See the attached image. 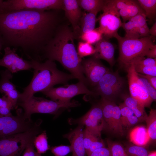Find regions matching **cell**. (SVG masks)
I'll list each match as a JSON object with an SVG mask.
<instances>
[{"instance_id": "cell-24", "label": "cell", "mask_w": 156, "mask_h": 156, "mask_svg": "<svg viewBox=\"0 0 156 156\" xmlns=\"http://www.w3.org/2000/svg\"><path fill=\"white\" fill-rule=\"evenodd\" d=\"M0 80V93L6 95L12 90L16 89V86L10 81L13 77L11 73L7 69L1 73Z\"/></svg>"}, {"instance_id": "cell-27", "label": "cell", "mask_w": 156, "mask_h": 156, "mask_svg": "<svg viewBox=\"0 0 156 156\" xmlns=\"http://www.w3.org/2000/svg\"><path fill=\"white\" fill-rule=\"evenodd\" d=\"M138 3L144 11L146 18L150 20L153 19L156 16V0H138Z\"/></svg>"}, {"instance_id": "cell-55", "label": "cell", "mask_w": 156, "mask_h": 156, "mask_svg": "<svg viewBox=\"0 0 156 156\" xmlns=\"http://www.w3.org/2000/svg\"><path fill=\"white\" fill-rule=\"evenodd\" d=\"M36 156H42L40 154H39L37 152Z\"/></svg>"}, {"instance_id": "cell-28", "label": "cell", "mask_w": 156, "mask_h": 156, "mask_svg": "<svg viewBox=\"0 0 156 156\" xmlns=\"http://www.w3.org/2000/svg\"><path fill=\"white\" fill-rule=\"evenodd\" d=\"M146 123V129L151 139H156V110L151 109L149 114L145 120Z\"/></svg>"}, {"instance_id": "cell-29", "label": "cell", "mask_w": 156, "mask_h": 156, "mask_svg": "<svg viewBox=\"0 0 156 156\" xmlns=\"http://www.w3.org/2000/svg\"><path fill=\"white\" fill-rule=\"evenodd\" d=\"M79 38L83 41L90 44H96L103 37L102 34L97 28L82 34L79 36Z\"/></svg>"}, {"instance_id": "cell-7", "label": "cell", "mask_w": 156, "mask_h": 156, "mask_svg": "<svg viewBox=\"0 0 156 156\" xmlns=\"http://www.w3.org/2000/svg\"><path fill=\"white\" fill-rule=\"evenodd\" d=\"M41 123L40 120L33 122L31 117L24 116L21 109L17 110L16 116H0V138L31 131L40 126Z\"/></svg>"}, {"instance_id": "cell-37", "label": "cell", "mask_w": 156, "mask_h": 156, "mask_svg": "<svg viewBox=\"0 0 156 156\" xmlns=\"http://www.w3.org/2000/svg\"><path fill=\"white\" fill-rule=\"evenodd\" d=\"M50 149L55 156H65L72 152L70 146L62 145L52 146Z\"/></svg>"}, {"instance_id": "cell-20", "label": "cell", "mask_w": 156, "mask_h": 156, "mask_svg": "<svg viewBox=\"0 0 156 156\" xmlns=\"http://www.w3.org/2000/svg\"><path fill=\"white\" fill-rule=\"evenodd\" d=\"M130 141L134 145L143 147L151 139L146 128L143 126H138L133 128L130 132Z\"/></svg>"}, {"instance_id": "cell-26", "label": "cell", "mask_w": 156, "mask_h": 156, "mask_svg": "<svg viewBox=\"0 0 156 156\" xmlns=\"http://www.w3.org/2000/svg\"><path fill=\"white\" fill-rule=\"evenodd\" d=\"M34 144V147L37 150V152L39 154L45 153L50 149L45 131H42L35 137Z\"/></svg>"}, {"instance_id": "cell-41", "label": "cell", "mask_w": 156, "mask_h": 156, "mask_svg": "<svg viewBox=\"0 0 156 156\" xmlns=\"http://www.w3.org/2000/svg\"><path fill=\"white\" fill-rule=\"evenodd\" d=\"M105 147L103 140L100 139L93 142L89 149L86 152L87 156H89L92 153L98 149Z\"/></svg>"}, {"instance_id": "cell-10", "label": "cell", "mask_w": 156, "mask_h": 156, "mask_svg": "<svg viewBox=\"0 0 156 156\" xmlns=\"http://www.w3.org/2000/svg\"><path fill=\"white\" fill-rule=\"evenodd\" d=\"M123 79L117 72L109 70L99 81L96 90L101 98L114 101L120 94L125 85Z\"/></svg>"}, {"instance_id": "cell-1", "label": "cell", "mask_w": 156, "mask_h": 156, "mask_svg": "<svg viewBox=\"0 0 156 156\" xmlns=\"http://www.w3.org/2000/svg\"><path fill=\"white\" fill-rule=\"evenodd\" d=\"M58 10L24 9L0 13L4 46L19 48L30 60L42 62L44 48L60 25Z\"/></svg>"}, {"instance_id": "cell-3", "label": "cell", "mask_w": 156, "mask_h": 156, "mask_svg": "<svg viewBox=\"0 0 156 156\" xmlns=\"http://www.w3.org/2000/svg\"><path fill=\"white\" fill-rule=\"evenodd\" d=\"M31 61L33 76L29 84L20 93L18 103L27 100L36 92H42L57 84H67L69 81L75 78L72 74L59 70L54 61L49 60L44 62Z\"/></svg>"}, {"instance_id": "cell-13", "label": "cell", "mask_w": 156, "mask_h": 156, "mask_svg": "<svg viewBox=\"0 0 156 156\" xmlns=\"http://www.w3.org/2000/svg\"><path fill=\"white\" fill-rule=\"evenodd\" d=\"M103 112L105 128L116 134L123 135L120 109L113 101L101 98L99 103Z\"/></svg>"}, {"instance_id": "cell-33", "label": "cell", "mask_w": 156, "mask_h": 156, "mask_svg": "<svg viewBox=\"0 0 156 156\" xmlns=\"http://www.w3.org/2000/svg\"><path fill=\"white\" fill-rule=\"evenodd\" d=\"M129 156H147L148 153L144 147L129 145L125 148Z\"/></svg>"}, {"instance_id": "cell-36", "label": "cell", "mask_w": 156, "mask_h": 156, "mask_svg": "<svg viewBox=\"0 0 156 156\" xmlns=\"http://www.w3.org/2000/svg\"><path fill=\"white\" fill-rule=\"evenodd\" d=\"M133 64L135 71L137 73L143 75L156 77V66H143L134 64Z\"/></svg>"}, {"instance_id": "cell-8", "label": "cell", "mask_w": 156, "mask_h": 156, "mask_svg": "<svg viewBox=\"0 0 156 156\" xmlns=\"http://www.w3.org/2000/svg\"><path fill=\"white\" fill-rule=\"evenodd\" d=\"M63 6V0H8L3 1L0 13L24 9L59 10Z\"/></svg>"}, {"instance_id": "cell-43", "label": "cell", "mask_w": 156, "mask_h": 156, "mask_svg": "<svg viewBox=\"0 0 156 156\" xmlns=\"http://www.w3.org/2000/svg\"><path fill=\"white\" fill-rule=\"evenodd\" d=\"M34 140L31 141L28 144L22 156H36L37 152L34 149Z\"/></svg>"}, {"instance_id": "cell-15", "label": "cell", "mask_w": 156, "mask_h": 156, "mask_svg": "<svg viewBox=\"0 0 156 156\" xmlns=\"http://www.w3.org/2000/svg\"><path fill=\"white\" fill-rule=\"evenodd\" d=\"M16 50L14 48L11 49L10 47H5L4 54L0 59V66L5 67L11 73L33 69L32 61H27L20 57L16 53Z\"/></svg>"}, {"instance_id": "cell-49", "label": "cell", "mask_w": 156, "mask_h": 156, "mask_svg": "<svg viewBox=\"0 0 156 156\" xmlns=\"http://www.w3.org/2000/svg\"><path fill=\"white\" fill-rule=\"evenodd\" d=\"M12 109L8 107H0V116H8L12 115L11 112Z\"/></svg>"}, {"instance_id": "cell-38", "label": "cell", "mask_w": 156, "mask_h": 156, "mask_svg": "<svg viewBox=\"0 0 156 156\" xmlns=\"http://www.w3.org/2000/svg\"><path fill=\"white\" fill-rule=\"evenodd\" d=\"M121 121L122 127H130L136 124L139 121L135 115L127 117L121 116Z\"/></svg>"}, {"instance_id": "cell-52", "label": "cell", "mask_w": 156, "mask_h": 156, "mask_svg": "<svg viewBox=\"0 0 156 156\" xmlns=\"http://www.w3.org/2000/svg\"><path fill=\"white\" fill-rule=\"evenodd\" d=\"M3 46H4V44L2 36L0 34V54L1 53V51Z\"/></svg>"}, {"instance_id": "cell-25", "label": "cell", "mask_w": 156, "mask_h": 156, "mask_svg": "<svg viewBox=\"0 0 156 156\" xmlns=\"http://www.w3.org/2000/svg\"><path fill=\"white\" fill-rule=\"evenodd\" d=\"M79 7L88 13L101 11L105 0H77Z\"/></svg>"}, {"instance_id": "cell-34", "label": "cell", "mask_w": 156, "mask_h": 156, "mask_svg": "<svg viewBox=\"0 0 156 156\" xmlns=\"http://www.w3.org/2000/svg\"><path fill=\"white\" fill-rule=\"evenodd\" d=\"M138 75V80L140 83L146 90L153 101H155L156 90L152 86L146 79L139 76Z\"/></svg>"}, {"instance_id": "cell-16", "label": "cell", "mask_w": 156, "mask_h": 156, "mask_svg": "<svg viewBox=\"0 0 156 156\" xmlns=\"http://www.w3.org/2000/svg\"><path fill=\"white\" fill-rule=\"evenodd\" d=\"M81 65L83 73L87 80L92 85H96L99 81L109 70L99 59L93 57L82 60Z\"/></svg>"}, {"instance_id": "cell-31", "label": "cell", "mask_w": 156, "mask_h": 156, "mask_svg": "<svg viewBox=\"0 0 156 156\" xmlns=\"http://www.w3.org/2000/svg\"><path fill=\"white\" fill-rule=\"evenodd\" d=\"M121 27L125 31V37L130 38H140L138 33V27L132 21L122 23Z\"/></svg>"}, {"instance_id": "cell-4", "label": "cell", "mask_w": 156, "mask_h": 156, "mask_svg": "<svg viewBox=\"0 0 156 156\" xmlns=\"http://www.w3.org/2000/svg\"><path fill=\"white\" fill-rule=\"evenodd\" d=\"M114 37L118 42L119 62L126 69L135 61L145 58L148 51L154 44L151 36L133 38L122 37L117 34Z\"/></svg>"}, {"instance_id": "cell-44", "label": "cell", "mask_w": 156, "mask_h": 156, "mask_svg": "<svg viewBox=\"0 0 156 156\" xmlns=\"http://www.w3.org/2000/svg\"><path fill=\"white\" fill-rule=\"evenodd\" d=\"M121 112V117H127L135 115L133 111L123 102L118 106Z\"/></svg>"}, {"instance_id": "cell-39", "label": "cell", "mask_w": 156, "mask_h": 156, "mask_svg": "<svg viewBox=\"0 0 156 156\" xmlns=\"http://www.w3.org/2000/svg\"><path fill=\"white\" fill-rule=\"evenodd\" d=\"M129 21L133 22L138 27L147 25L146 17L145 14H138L131 18Z\"/></svg>"}, {"instance_id": "cell-23", "label": "cell", "mask_w": 156, "mask_h": 156, "mask_svg": "<svg viewBox=\"0 0 156 156\" xmlns=\"http://www.w3.org/2000/svg\"><path fill=\"white\" fill-rule=\"evenodd\" d=\"M118 12L120 16L122 19L123 23L126 22L127 21L138 14H145L137 0H134L132 3L120 10Z\"/></svg>"}, {"instance_id": "cell-53", "label": "cell", "mask_w": 156, "mask_h": 156, "mask_svg": "<svg viewBox=\"0 0 156 156\" xmlns=\"http://www.w3.org/2000/svg\"><path fill=\"white\" fill-rule=\"evenodd\" d=\"M147 156H156V151H154L149 153Z\"/></svg>"}, {"instance_id": "cell-46", "label": "cell", "mask_w": 156, "mask_h": 156, "mask_svg": "<svg viewBox=\"0 0 156 156\" xmlns=\"http://www.w3.org/2000/svg\"><path fill=\"white\" fill-rule=\"evenodd\" d=\"M8 107L12 109H14L11 102L5 95L0 98V107Z\"/></svg>"}, {"instance_id": "cell-32", "label": "cell", "mask_w": 156, "mask_h": 156, "mask_svg": "<svg viewBox=\"0 0 156 156\" xmlns=\"http://www.w3.org/2000/svg\"><path fill=\"white\" fill-rule=\"evenodd\" d=\"M107 144L111 156H129L125 148L120 144L109 141Z\"/></svg>"}, {"instance_id": "cell-12", "label": "cell", "mask_w": 156, "mask_h": 156, "mask_svg": "<svg viewBox=\"0 0 156 156\" xmlns=\"http://www.w3.org/2000/svg\"><path fill=\"white\" fill-rule=\"evenodd\" d=\"M42 92L51 100L62 102L70 101L72 98L79 94H97L89 90L85 84L80 81L76 84L69 85L66 88L52 87Z\"/></svg>"}, {"instance_id": "cell-22", "label": "cell", "mask_w": 156, "mask_h": 156, "mask_svg": "<svg viewBox=\"0 0 156 156\" xmlns=\"http://www.w3.org/2000/svg\"><path fill=\"white\" fill-rule=\"evenodd\" d=\"M97 12L83 13L80 19L79 35L95 29Z\"/></svg>"}, {"instance_id": "cell-35", "label": "cell", "mask_w": 156, "mask_h": 156, "mask_svg": "<svg viewBox=\"0 0 156 156\" xmlns=\"http://www.w3.org/2000/svg\"><path fill=\"white\" fill-rule=\"evenodd\" d=\"M100 137L93 134L85 129L83 131V140L86 153L89 149L92 143L99 139Z\"/></svg>"}, {"instance_id": "cell-6", "label": "cell", "mask_w": 156, "mask_h": 156, "mask_svg": "<svg viewBox=\"0 0 156 156\" xmlns=\"http://www.w3.org/2000/svg\"><path fill=\"white\" fill-rule=\"evenodd\" d=\"M42 132L39 126L0 138V156H21L28 144Z\"/></svg>"}, {"instance_id": "cell-48", "label": "cell", "mask_w": 156, "mask_h": 156, "mask_svg": "<svg viewBox=\"0 0 156 156\" xmlns=\"http://www.w3.org/2000/svg\"><path fill=\"white\" fill-rule=\"evenodd\" d=\"M149 29L146 25L143 27H139L138 29V33L140 37H145L149 36Z\"/></svg>"}, {"instance_id": "cell-45", "label": "cell", "mask_w": 156, "mask_h": 156, "mask_svg": "<svg viewBox=\"0 0 156 156\" xmlns=\"http://www.w3.org/2000/svg\"><path fill=\"white\" fill-rule=\"evenodd\" d=\"M89 156H111V155L108 148L105 147L96 150Z\"/></svg>"}, {"instance_id": "cell-9", "label": "cell", "mask_w": 156, "mask_h": 156, "mask_svg": "<svg viewBox=\"0 0 156 156\" xmlns=\"http://www.w3.org/2000/svg\"><path fill=\"white\" fill-rule=\"evenodd\" d=\"M102 11L98 18L99 26L97 28L103 37L107 39L114 37L122 24L118 11L110 0H105Z\"/></svg>"}, {"instance_id": "cell-17", "label": "cell", "mask_w": 156, "mask_h": 156, "mask_svg": "<svg viewBox=\"0 0 156 156\" xmlns=\"http://www.w3.org/2000/svg\"><path fill=\"white\" fill-rule=\"evenodd\" d=\"M83 127L79 125L75 129L63 135L70 143L72 156H87L83 140Z\"/></svg>"}, {"instance_id": "cell-42", "label": "cell", "mask_w": 156, "mask_h": 156, "mask_svg": "<svg viewBox=\"0 0 156 156\" xmlns=\"http://www.w3.org/2000/svg\"><path fill=\"white\" fill-rule=\"evenodd\" d=\"M134 64L143 66H156V58H147L135 61Z\"/></svg>"}, {"instance_id": "cell-50", "label": "cell", "mask_w": 156, "mask_h": 156, "mask_svg": "<svg viewBox=\"0 0 156 156\" xmlns=\"http://www.w3.org/2000/svg\"><path fill=\"white\" fill-rule=\"evenodd\" d=\"M146 56L147 58H156V45H153L148 51Z\"/></svg>"}, {"instance_id": "cell-5", "label": "cell", "mask_w": 156, "mask_h": 156, "mask_svg": "<svg viewBox=\"0 0 156 156\" xmlns=\"http://www.w3.org/2000/svg\"><path fill=\"white\" fill-rule=\"evenodd\" d=\"M80 105L76 101L69 102L55 101L33 96L27 100L18 102L23 110L25 116L31 117L34 113L48 114L58 115L62 110L76 107Z\"/></svg>"}, {"instance_id": "cell-21", "label": "cell", "mask_w": 156, "mask_h": 156, "mask_svg": "<svg viewBox=\"0 0 156 156\" xmlns=\"http://www.w3.org/2000/svg\"><path fill=\"white\" fill-rule=\"evenodd\" d=\"M123 99L124 103L133 111L139 121L145 120L147 115L142 105L131 96L124 95Z\"/></svg>"}, {"instance_id": "cell-19", "label": "cell", "mask_w": 156, "mask_h": 156, "mask_svg": "<svg viewBox=\"0 0 156 156\" xmlns=\"http://www.w3.org/2000/svg\"><path fill=\"white\" fill-rule=\"evenodd\" d=\"M95 52L93 57L98 59L104 60L112 67L115 63L114 47L113 45L107 39L103 38L96 43L94 47Z\"/></svg>"}, {"instance_id": "cell-14", "label": "cell", "mask_w": 156, "mask_h": 156, "mask_svg": "<svg viewBox=\"0 0 156 156\" xmlns=\"http://www.w3.org/2000/svg\"><path fill=\"white\" fill-rule=\"evenodd\" d=\"M126 70L131 96L144 107H149L153 101L139 83L137 73L135 71L133 64L131 63Z\"/></svg>"}, {"instance_id": "cell-18", "label": "cell", "mask_w": 156, "mask_h": 156, "mask_svg": "<svg viewBox=\"0 0 156 156\" xmlns=\"http://www.w3.org/2000/svg\"><path fill=\"white\" fill-rule=\"evenodd\" d=\"M65 15L71 23L75 35L80 30L79 23L82 15L77 0H63Z\"/></svg>"}, {"instance_id": "cell-11", "label": "cell", "mask_w": 156, "mask_h": 156, "mask_svg": "<svg viewBox=\"0 0 156 156\" xmlns=\"http://www.w3.org/2000/svg\"><path fill=\"white\" fill-rule=\"evenodd\" d=\"M68 121L71 125L77 124L85 126L86 129L99 137L105 128L104 120L100 104L93 106L81 117L76 119L70 118Z\"/></svg>"}, {"instance_id": "cell-30", "label": "cell", "mask_w": 156, "mask_h": 156, "mask_svg": "<svg viewBox=\"0 0 156 156\" xmlns=\"http://www.w3.org/2000/svg\"><path fill=\"white\" fill-rule=\"evenodd\" d=\"M77 51L79 56L81 59L84 57L93 55L95 52V50L92 44L80 41L78 44Z\"/></svg>"}, {"instance_id": "cell-40", "label": "cell", "mask_w": 156, "mask_h": 156, "mask_svg": "<svg viewBox=\"0 0 156 156\" xmlns=\"http://www.w3.org/2000/svg\"><path fill=\"white\" fill-rule=\"evenodd\" d=\"M134 0H110L112 4L118 11L125 8L133 2Z\"/></svg>"}, {"instance_id": "cell-54", "label": "cell", "mask_w": 156, "mask_h": 156, "mask_svg": "<svg viewBox=\"0 0 156 156\" xmlns=\"http://www.w3.org/2000/svg\"><path fill=\"white\" fill-rule=\"evenodd\" d=\"M3 1L2 0H0V7L1 6Z\"/></svg>"}, {"instance_id": "cell-51", "label": "cell", "mask_w": 156, "mask_h": 156, "mask_svg": "<svg viewBox=\"0 0 156 156\" xmlns=\"http://www.w3.org/2000/svg\"><path fill=\"white\" fill-rule=\"evenodd\" d=\"M149 33L152 36H156V23L153 24L152 27L149 30Z\"/></svg>"}, {"instance_id": "cell-2", "label": "cell", "mask_w": 156, "mask_h": 156, "mask_svg": "<svg viewBox=\"0 0 156 156\" xmlns=\"http://www.w3.org/2000/svg\"><path fill=\"white\" fill-rule=\"evenodd\" d=\"M75 36L68 25L60 24L45 47L42 60L57 61L75 78L86 86L88 81L83 72L82 60L77 54L75 44Z\"/></svg>"}, {"instance_id": "cell-47", "label": "cell", "mask_w": 156, "mask_h": 156, "mask_svg": "<svg viewBox=\"0 0 156 156\" xmlns=\"http://www.w3.org/2000/svg\"><path fill=\"white\" fill-rule=\"evenodd\" d=\"M137 74L139 76L146 79L152 86L156 90V77L143 75L138 73Z\"/></svg>"}]
</instances>
